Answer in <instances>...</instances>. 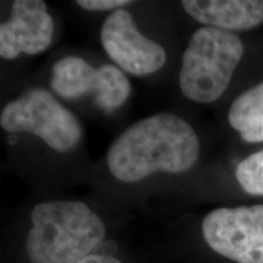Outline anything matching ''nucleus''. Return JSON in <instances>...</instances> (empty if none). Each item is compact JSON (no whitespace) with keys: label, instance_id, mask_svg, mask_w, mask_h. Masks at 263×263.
I'll use <instances>...</instances> for the list:
<instances>
[{"label":"nucleus","instance_id":"0eeeda50","mask_svg":"<svg viewBox=\"0 0 263 263\" xmlns=\"http://www.w3.org/2000/svg\"><path fill=\"white\" fill-rule=\"evenodd\" d=\"M100 37L111 60L130 74L155 73L167 60L162 45L144 37L126 10L118 9L107 16L101 27Z\"/></svg>","mask_w":263,"mask_h":263},{"label":"nucleus","instance_id":"423d86ee","mask_svg":"<svg viewBox=\"0 0 263 263\" xmlns=\"http://www.w3.org/2000/svg\"><path fill=\"white\" fill-rule=\"evenodd\" d=\"M51 87L66 99L94 94L98 106L107 112L122 106L130 94L129 81L120 68L112 65L94 68L78 57L62 58L54 65Z\"/></svg>","mask_w":263,"mask_h":263},{"label":"nucleus","instance_id":"7ed1b4c3","mask_svg":"<svg viewBox=\"0 0 263 263\" xmlns=\"http://www.w3.org/2000/svg\"><path fill=\"white\" fill-rule=\"evenodd\" d=\"M244 55L239 37L215 27H201L184 51L179 85L183 94L200 104L213 103L224 93Z\"/></svg>","mask_w":263,"mask_h":263},{"label":"nucleus","instance_id":"1a4fd4ad","mask_svg":"<svg viewBox=\"0 0 263 263\" xmlns=\"http://www.w3.org/2000/svg\"><path fill=\"white\" fill-rule=\"evenodd\" d=\"M184 10L201 24L218 29H250L263 22L259 0H184Z\"/></svg>","mask_w":263,"mask_h":263},{"label":"nucleus","instance_id":"f8f14e48","mask_svg":"<svg viewBox=\"0 0 263 263\" xmlns=\"http://www.w3.org/2000/svg\"><path fill=\"white\" fill-rule=\"evenodd\" d=\"M77 4L82 9L89 11H104V10H112L122 8L124 5L130 4L128 0H78Z\"/></svg>","mask_w":263,"mask_h":263},{"label":"nucleus","instance_id":"20e7f679","mask_svg":"<svg viewBox=\"0 0 263 263\" xmlns=\"http://www.w3.org/2000/svg\"><path fill=\"white\" fill-rule=\"evenodd\" d=\"M0 126L8 132H29L51 149L65 153L77 145L82 127L77 117L47 90L25 91L3 108Z\"/></svg>","mask_w":263,"mask_h":263},{"label":"nucleus","instance_id":"f257e3e1","mask_svg":"<svg viewBox=\"0 0 263 263\" xmlns=\"http://www.w3.org/2000/svg\"><path fill=\"white\" fill-rule=\"evenodd\" d=\"M199 153V139L186 121L173 114H156L134 123L114 141L107 166L118 180L136 183L154 172L188 171Z\"/></svg>","mask_w":263,"mask_h":263},{"label":"nucleus","instance_id":"39448f33","mask_svg":"<svg viewBox=\"0 0 263 263\" xmlns=\"http://www.w3.org/2000/svg\"><path fill=\"white\" fill-rule=\"evenodd\" d=\"M207 245L236 263H263V206L223 207L202 222Z\"/></svg>","mask_w":263,"mask_h":263},{"label":"nucleus","instance_id":"9d476101","mask_svg":"<svg viewBox=\"0 0 263 263\" xmlns=\"http://www.w3.org/2000/svg\"><path fill=\"white\" fill-rule=\"evenodd\" d=\"M228 121L248 143L263 141V83L235 99L229 108Z\"/></svg>","mask_w":263,"mask_h":263},{"label":"nucleus","instance_id":"6e6552de","mask_svg":"<svg viewBox=\"0 0 263 263\" xmlns=\"http://www.w3.org/2000/svg\"><path fill=\"white\" fill-rule=\"evenodd\" d=\"M54 21L41 0H16L11 17L0 26V55L17 58L20 54L35 55L51 44Z\"/></svg>","mask_w":263,"mask_h":263},{"label":"nucleus","instance_id":"ddd939ff","mask_svg":"<svg viewBox=\"0 0 263 263\" xmlns=\"http://www.w3.org/2000/svg\"><path fill=\"white\" fill-rule=\"evenodd\" d=\"M77 263H122L118 259L111 257V256H104V255H89L87 257L81 259Z\"/></svg>","mask_w":263,"mask_h":263},{"label":"nucleus","instance_id":"f03ea898","mask_svg":"<svg viewBox=\"0 0 263 263\" xmlns=\"http://www.w3.org/2000/svg\"><path fill=\"white\" fill-rule=\"evenodd\" d=\"M26 239L32 263H77L105 238L100 217L80 201L42 202L32 210Z\"/></svg>","mask_w":263,"mask_h":263},{"label":"nucleus","instance_id":"9b49d317","mask_svg":"<svg viewBox=\"0 0 263 263\" xmlns=\"http://www.w3.org/2000/svg\"><path fill=\"white\" fill-rule=\"evenodd\" d=\"M236 178L246 193L263 195V150L252 154L239 163Z\"/></svg>","mask_w":263,"mask_h":263}]
</instances>
